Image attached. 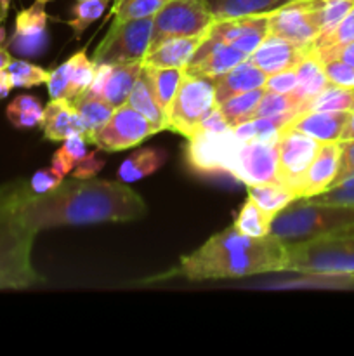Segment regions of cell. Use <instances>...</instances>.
Returning <instances> with one entry per match:
<instances>
[{
    "label": "cell",
    "instance_id": "6da1fadb",
    "mask_svg": "<svg viewBox=\"0 0 354 356\" xmlns=\"http://www.w3.org/2000/svg\"><path fill=\"white\" fill-rule=\"evenodd\" d=\"M148 207L141 195L124 181L69 179L47 193L30 191L24 200V218L33 232L59 226L99 222H128L144 218Z\"/></svg>",
    "mask_w": 354,
    "mask_h": 356
},
{
    "label": "cell",
    "instance_id": "7a4b0ae2",
    "mask_svg": "<svg viewBox=\"0 0 354 356\" xmlns=\"http://www.w3.org/2000/svg\"><path fill=\"white\" fill-rule=\"evenodd\" d=\"M287 242L271 233L248 236L233 225L184 256L179 271L189 280L201 282L287 271Z\"/></svg>",
    "mask_w": 354,
    "mask_h": 356
},
{
    "label": "cell",
    "instance_id": "3957f363",
    "mask_svg": "<svg viewBox=\"0 0 354 356\" xmlns=\"http://www.w3.org/2000/svg\"><path fill=\"white\" fill-rule=\"evenodd\" d=\"M30 191L26 179L0 184V291H23L44 282L31 263L37 232L24 218Z\"/></svg>",
    "mask_w": 354,
    "mask_h": 356
},
{
    "label": "cell",
    "instance_id": "277c9868",
    "mask_svg": "<svg viewBox=\"0 0 354 356\" xmlns=\"http://www.w3.org/2000/svg\"><path fill=\"white\" fill-rule=\"evenodd\" d=\"M354 225V209L295 198L271 221V235L287 243L333 235Z\"/></svg>",
    "mask_w": 354,
    "mask_h": 356
},
{
    "label": "cell",
    "instance_id": "5b68a950",
    "mask_svg": "<svg viewBox=\"0 0 354 356\" xmlns=\"http://www.w3.org/2000/svg\"><path fill=\"white\" fill-rule=\"evenodd\" d=\"M287 271L354 277V235H326L288 243Z\"/></svg>",
    "mask_w": 354,
    "mask_h": 356
},
{
    "label": "cell",
    "instance_id": "8992f818",
    "mask_svg": "<svg viewBox=\"0 0 354 356\" xmlns=\"http://www.w3.org/2000/svg\"><path fill=\"white\" fill-rule=\"evenodd\" d=\"M214 21L205 0H167L153 16L149 49L174 37H203Z\"/></svg>",
    "mask_w": 354,
    "mask_h": 356
},
{
    "label": "cell",
    "instance_id": "52a82bcc",
    "mask_svg": "<svg viewBox=\"0 0 354 356\" xmlns=\"http://www.w3.org/2000/svg\"><path fill=\"white\" fill-rule=\"evenodd\" d=\"M153 33V16L132 21H115L104 40L97 45L94 65H121L142 61Z\"/></svg>",
    "mask_w": 354,
    "mask_h": 356
},
{
    "label": "cell",
    "instance_id": "ba28073f",
    "mask_svg": "<svg viewBox=\"0 0 354 356\" xmlns=\"http://www.w3.org/2000/svg\"><path fill=\"white\" fill-rule=\"evenodd\" d=\"M214 106V79L184 73L170 110V131L191 138Z\"/></svg>",
    "mask_w": 354,
    "mask_h": 356
},
{
    "label": "cell",
    "instance_id": "9c48e42d",
    "mask_svg": "<svg viewBox=\"0 0 354 356\" xmlns=\"http://www.w3.org/2000/svg\"><path fill=\"white\" fill-rule=\"evenodd\" d=\"M187 143V165L203 176H226L229 174L233 155L242 141L233 134L231 129L222 132L196 131ZM235 179V177H233Z\"/></svg>",
    "mask_w": 354,
    "mask_h": 356
},
{
    "label": "cell",
    "instance_id": "30bf717a",
    "mask_svg": "<svg viewBox=\"0 0 354 356\" xmlns=\"http://www.w3.org/2000/svg\"><path fill=\"white\" fill-rule=\"evenodd\" d=\"M156 132L160 131L148 118L125 103L115 108L110 120L97 129L90 143L104 152H124L127 148H134Z\"/></svg>",
    "mask_w": 354,
    "mask_h": 356
},
{
    "label": "cell",
    "instance_id": "8fae6325",
    "mask_svg": "<svg viewBox=\"0 0 354 356\" xmlns=\"http://www.w3.org/2000/svg\"><path fill=\"white\" fill-rule=\"evenodd\" d=\"M278 184L297 197L298 184L318 153L321 141L292 129H283L278 138ZM298 198V197H297Z\"/></svg>",
    "mask_w": 354,
    "mask_h": 356
},
{
    "label": "cell",
    "instance_id": "7c38bea8",
    "mask_svg": "<svg viewBox=\"0 0 354 356\" xmlns=\"http://www.w3.org/2000/svg\"><path fill=\"white\" fill-rule=\"evenodd\" d=\"M229 174L246 186L278 183V145L242 141L233 155Z\"/></svg>",
    "mask_w": 354,
    "mask_h": 356
},
{
    "label": "cell",
    "instance_id": "4fadbf2b",
    "mask_svg": "<svg viewBox=\"0 0 354 356\" xmlns=\"http://www.w3.org/2000/svg\"><path fill=\"white\" fill-rule=\"evenodd\" d=\"M269 35L285 38L298 49L312 47L319 35L316 13L309 0H294L269 14Z\"/></svg>",
    "mask_w": 354,
    "mask_h": 356
},
{
    "label": "cell",
    "instance_id": "5bb4252c",
    "mask_svg": "<svg viewBox=\"0 0 354 356\" xmlns=\"http://www.w3.org/2000/svg\"><path fill=\"white\" fill-rule=\"evenodd\" d=\"M47 2L49 0H35L30 7L17 13L9 49L19 58H38L47 51Z\"/></svg>",
    "mask_w": 354,
    "mask_h": 356
},
{
    "label": "cell",
    "instance_id": "9a60e30c",
    "mask_svg": "<svg viewBox=\"0 0 354 356\" xmlns=\"http://www.w3.org/2000/svg\"><path fill=\"white\" fill-rule=\"evenodd\" d=\"M205 35L231 44L233 47L250 56L269 35V14L215 19Z\"/></svg>",
    "mask_w": 354,
    "mask_h": 356
},
{
    "label": "cell",
    "instance_id": "2e32d148",
    "mask_svg": "<svg viewBox=\"0 0 354 356\" xmlns=\"http://www.w3.org/2000/svg\"><path fill=\"white\" fill-rule=\"evenodd\" d=\"M248 56L245 52L238 51L233 47L231 44H226L222 40H215L205 35L201 40L200 47L196 49L191 61L187 63L184 73L196 76H208V79H215V76L222 75L228 70L235 68L236 65L243 63Z\"/></svg>",
    "mask_w": 354,
    "mask_h": 356
},
{
    "label": "cell",
    "instance_id": "e0dca14e",
    "mask_svg": "<svg viewBox=\"0 0 354 356\" xmlns=\"http://www.w3.org/2000/svg\"><path fill=\"white\" fill-rule=\"evenodd\" d=\"M340 165V143L326 141L321 143L314 160L311 162L309 169L305 170L301 184H298L297 197L309 198L314 195L323 193L335 181Z\"/></svg>",
    "mask_w": 354,
    "mask_h": 356
},
{
    "label": "cell",
    "instance_id": "ac0fdd59",
    "mask_svg": "<svg viewBox=\"0 0 354 356\" xmlns=\"http://www.w3.org/2000/svg\"><path fill=\"white\" fill-rule=\"evenodd\" d=\"M40 127L49 141H65L76 134L87 136L85 124L69 99H51L44 108Z\"/></svg>",
    "mask_w": 354,
    "mask_h": 356
},
{
    "label": "cell",
    "instance_id": "d6986e66",
    "mask_svg": "<svg viewBox=\"0 0 354 356\" xmlns=\"http://www.w3.org/2000/svg\"><path fill=\"white\" fill-rule=\"evenodd\" d=\"M305 49L295 47L292 42L276 35H267L262 44L248 56V61L262 70L267 76L283 70L295 68Z\"/></svg>",
    "mask_w": 354,
    "mask_h": 356
},
{
    "label": "cell",
    "instance_id": "ffe728a7",
    "mask_svg": "<svg viewBox=\"0 0 354 356\" xmlns=\"http://www.w3.org/2000/svg\"><path fill=\"white\" fill-rule=\"evenodd\" d=\"M351 111H305L292 118L285 129L298 131L318 141H339Z\"/></svg>",
    "mask_w": 354,
    "mask_h": 356
},
{
    "label": "cell",
    "instance_id": "44dd1931",
    "mask_svg": "<svg viewBox=\"0 0 354 356\" xmlns=\"http://www.w3.org/2000/svg\"><path fill=\"white\" fill-rule=\"evenodd\" d=\"M267 75L260 68L245 59L243 63L236 65L235 68L228 70L222 75L214 79L215 89V104H222L226 99L238 94L246 92V90L260 89L266 83Z\"/></svg>",
    "mask_w": 354,
    "mask_h": 356
},
{
    "label": "cell",
    "instance_id": "7402d4cb",
    "mask_svg": "<svg viewBox=\"0 0 354 356\" xmlns=\"http://www.w3.org/2000/svg\"><path fill=\"white\" fill-rule=\"evenodd\" d=\"M205 37V35H203ZM203 37H174L149 49L142 63L158 68H186Z\"/></svg>",
    "mask_w": 354,
    "mask_h": 356
},
{
    "label": "cell",
    "instance_id": "603a6c76",
    "mask_svg": "<svg viewBox=\"0 0 354 356\" xmlns=\"http://www.w3.org/2000/svg\"><path fill=\"white\" fill-rule=\"evenodd\" d=\"M295 73H297V89H295V94L301 97L304 106L330 83L325 75V70H323L321 59H319L314 47L305 49L302 58L295 65ZM304 106H302V111H304Z\"/></svg>",
    "mask_w": 354,
    "mask_h": 356
},
{
    "label": "cell",
    "instance_id": "cb8c5ba5",
    "mask_svg": "<svg viewBox=\"0 0 354 356\" xmlns=\"http://www.w3.org/2000/svg\"><path fill=\"white\" fill-rule=\"evenodd\" d=\"M127 104L130 108H134L135 111H139L142 117L148 118L158 131H165V129L170 131L169 117H167L163 108L160 106L158 99H156L151 82H149L148 75L144 72V66H142V72L139 75L137 82H135L134 89L128 94Z\"/></svg>",
    "mask_w": 354,
    "mask_h": 356
},
{
    "label": "cell",
    "instance_id": "d4e9b609",
    "mask_svg": "<svg viewBox=\"0 0 354 356\" xmlns=\"http://www.w3.org/2000/svg\"><path fill=\"white\" fill-rule=\"evenodd\" d=\"M142 61L121 63V65H111V72L108 75L106 83L101 97L111 104L113 108L121 106L127 103V97L130 90L134 89L139 75L142 72Z\"/></svg>",
    "mask_w": 354,
    "mask_h": 356
},
{
    "label": "cell",
    "instance_id": "484cf974",
    "mask_svg": "<svg viewBox=\"0 0 354 356\" xmlns=\"http://www.w3.org/2000/svg\"><path fill=\"white\" fill-rule=\"evenodd\" d=\"M294 0H205L214 19L271 14Z\"/></svg>",
    "mask_w": 354,
    "mask_h": 356
},
{
    "label": "cell",
    "instance_id": "4316f807",
    "mask_svg": "<svg viewBox=\"0 0 354 356\" xmlns=\"http://www.w3.org/2000/svg\"><path fill=\"white\" fill-rule=\"evenodd\" d=\"M167 153L162 148H141L132 153L118 169V179L135 183L155 174L165 163Z\"/></svg>",
    "mask_w": 354,
    "mask_h": 356
},
{
    "label": "cell",
    "instance_id": "83f0119b",
    "mask_svg": "<svg viewBox=\"0 0 354 356\" xmlns=\"http://www.w3.org/2000/svg\"><path fill=\"white\" fill-rule=\"evenodd\" d=\"M73 106L76 108L78 115L82 117L83 124L87 129V141H92L94 134H96L97 129L103 127L108 120L113 115L115 108L111 106L108 101H104L103 97L96 96L90 90H85L83 94H80L76 99L71 101Z\"/></svg>",
    "mask_w": 354,
    "mask_h": 356
},
{
    "label": "cell",
    "instance_id": "f1b7e54d",
    "mask_svg": "<svg viewBox=\"0 0 354 356\" xmlns=\"http://www.w3.org/2000/svg\"><path fill=\"white\" fill-rule=\"evenodd\" d=\"M144 72L151 82L155 96L158 99L160 106L163 108L167 117H170L174 97H176L177 89L180 86V80L184 76L183 68H158V66L144 65ZM170 122V120H169Z\"/></svg>",
    "mask_w": 354,
    "mask_h": 356
},
{
    "label": "cell",
    "instance_id": "f546056e",
    "mask_svg": "<svg viewBox=\"0 0 354 356\" xmlns=\"http://www.w3.org/2000/svg\"><path fill=\"white\" fill-rule=\"evenodd\" d=\"M302 101L295 92L276 94L266 92L260 99L259 106L253 111V118H280L283 122H290L292 118L302 113Z\"/></svg>",
    "mask_w": 354,
    "mask_h": 356
},
{
    "label": "cell",
    "instance_id": "4dcf8cb0",
    "mask_svg": "<svg viewBox=\"0 0 354 356\" xmlns=\"http://www.w3.org/2000/svg\"><path fill=\"white\" fill-rule=\"evenodd\" d=\"M6 117L16 129H33L42 124L44 106L40 99L30 94H21L14 97L6 110Z\"/></svg>",
    "mask_w": 354,
    "mask_h": 356
},
{
    "label": "cell",
    "instance_id": "1f68e13d",
    "mask_svg": "<svg viewBox=\"0 0 354 356\" xmlns=\"http://www.w3.org/2000/svg\"><path fill=\"white\" fill-rule=\"evenodd\" d=\"M264 94H266L264 87L246 90V92L238 94V96L229 97V99H226L222 104H217V106L221 108L222 115L226 117L228 124L231 125V127H235V125L243 124V122L252 120L253 111L257 110Z\"/></svg>",
    "mask_w": 354,
    "mask_h": 356
},
{
    "label": "cell",
    "instance_id": "d6a6232c",
    "mask_svg": "<svg viewBox=\"0 0 354 356\" xmlns=\"http://www.w3.org/2000/svg\"><path fill=\"white\" fill-rule=\"evenodd\" d=\"M285 125L287 122L280 120V118H252V120L235 125L231 127V131L239 141L278 143Z\"/></svg>",
    "mask_w": 354,
    "mask_h": 356
},
{
    "label": "cell",
    "instance_id": "836d02e7",
    "mask_svg": "<svg viewBox=\"0 0 354 356\" xmlns=\"http://www.w3.org/2000/svg\"><path fill=\"white\" fill-rule=\"evenodd\" d=\"M354 108V89L328 83L304 106V111H351Z\"/></svg>",
    "mask_w": 354,
    "mask_h": 356
},
{
    "label": "cell",
    "instance_id": "e575fe53",
    "mask_svg": "<svg viewBox=\"0 0 354 356\" xmlns=\"http://www.w3.org/2000/svg\"><path fill=\"white\" fill-rule=\"evenodd\" d=\"M248 197L255 200L262 211L276 216L278 212L283 211L288 204L295 200V195L288 191L278 183H266V184H253L248 186Z\"/></svg>",
    "mask_w": 354,
    "mask_h": 356
},
{
    "label": "cell",
    "instance_id": "d590c367",
    "mask_svg": "<svg viewBox=\"0 0 354 356\" xmlns=\"http://www.w3.org/2000/svg\"><path fill=\"white\" fill-rule=\"evenodd\" d=\"M273 218L274 216L262 211L253 198L246 197L245 204H243L242 211L235 221V228L248 236H266L269 235Z\"/></svg>",
    "mask_w": 354,
    "mask_h": 356
},
{
    "label": "cell",
    "instance_id": "8d00e7d4",
    "mask_svg": "<svg viewBox=\"0 0 354 356\" xmlns=\"http://www.w3.org/2000/svg\"><path fill=\"white\" fill-rule=\"evenodd\" d=\"M68 68H69V89H68V99L73 101L89 89L90 82L96 73V65L90 61L85 54V49L76 52L75 56L68 59Z\"/></svg>",
    "mask_w": 354,
    "mask_h": 356
},
{
    "label": "cell",
    "instance_id": "74e56055",
    "mask_svg": "<svg viewBox=\"0 0 354 356\" xmlns=\"http://www.w3.org/2000/svg\"><path fill=\"white\" fill-rule=\"evenodd\" d=\"M309 2L316 13L319 35L332 31L354 7V0H309Z\"/></svg>",
    "mask_w": 354,
    "mask_h": 356
},
{
    "label": "cell",
    "instance_id": "f35d334b",
    "mask_svg": "<svg viewBox=\"0 0 354 356\" xmlns=\"http://www.w3.org/2000/svg\"><path fill=\"white\" fill-rule=\"evenodd\" d=\"M110 0H78V3L71 7V19L68 21V26L71 28L73 37L80 38L83 31L90 26L96 19L103 16Z\"/></svg>",
    "mask_w": 354,
    "mask_h": 356
},
{
    "label": "cell",
    "instance_id": "ab89813d",
    "mask_svg": "<svg viewBox=\"0 0 354 356\" xmlns=\"http://www.w3.org/2000/svg\"><path fill=\"white\" fill-rule=\"evenodd\" d=\"M6 70L9 72L12 86L17 89H30V87L40 86V83H47L49 75H51V72L37 65H31L24 59H12Z\"/></svg>",
    "mask_w": 354,
    "mask_h": 356
},
{
    "label": "cell",
    "instance_id": "60d3db41",
    "mask_svg": "<svg viewBox=\"0 0 354 356\" xmlns=\"http://www.w3.org/2000/svg\"><path fill=\"white\" fill-rule=\"evenodd\" d=\"M167 0H117L113 7L115 21H132L151 17L162 9Z\"/></svg>",
    "mask_w": 354,
    "mask_h": 356
},
{
    "label": "cell",
    "instance_id": "b9f144b4",
    "mask_svg": "<svg viewBox=\"0 0 354 356\" xmlns=\"http://www.w3.org/2000/svg\"><path fill=\"white\" fill-rule=\"evenodd\" d=\"M354 40V7L351 13L333 28L332 31L325 35H319L314 40L312 47L314 49H335L340 45H346Z\"/></svg>",
    "mask_w": 354,
    "mask_h": 356
},
{
    "label": "cell",
    "instance_id": "7bdbcfd3",
    "mask_svg": "<svg viewBox=\"0 0 354 356\" xmlns=\"http://www.w3.org/2000/svg\"><path fill=\"white\" fill-rule=\"evenodd\" d=\"M321 63L330 83L339 87H347V89H354V68H351L349 65L342 63L340 59H325Z\"/></svg>",
    "mask_w": 354,
    "mask_h": 356
},
{
    "label": "cell",
    "instance_id": "ee69618b",
    "mask_svg": "<svg viewBox=\"0 0 354 356\" xmlns=\"http://www.w3.org/2000/svg\"><path fill=\"white\" fill-rule=\"evenodd\" d=\"M297 89V73L295 68L283 70V72L273 73L267 76L266 83H264V90L266 92H276V94H292Z\"/></svg>",
    "mask_w": 354,
    "mask_h": 356
},
{
    "label": "cell",
    "instance_id": "f6af8a7d",
    "mask_svg": "<svg viewBox=\"0 0 354 356\" xmlns=\"http://www.w3.org/2000/svg\"><path fill=\"white\" fill-rule=\"evenodd\" d=\"M28 183H30L31 191H33L35 195L47 193V191H52L54 188H58L59 184L62 183V174L58 172V170L51 165L49 169L37 170Z\"/></svg>",
    "mask_w": 354,
    "mask_h": 356
},
{
    "label": "cell",
    "instance_id": "bcb514c9",
    "mask_svg": "<svg viewBox=\"0 0 354 356\" xmlns=\"http://www.w3.org/2000/svg\"><path fill=\"white\" fill-rule=\"evenodd\" d=\"M47 89L51 99H68L69 89V68L68 61L62 63L61 66L51 72L47 80Z\"/></svg>",
    "mask_w": 354,
    "mask_h": 356
},
{
    "label": "cell",
    "instance_id": "7dc6e473",
    "mask_svg": "<svg viewBox=\"0 0 354 356\" xmlns=\"http://www.w3.org/2000/svg\"><path fill=\"white\" fill-rule=\"evenodd\" d=\"M340 143V165L339 172H337L335 181L330 184L328 190L335 188L340 181L347 179V177L354 176V139H347V141Z\"/></svg>",
    "mask_w": 354,
    "mask_h": 356
},
{
    "label": "cell",
    "instance_id": "c3c4849f",
    "mask_svg": "<svg viewBox=\"0 0 354 356\" xmlns=\"http://www.w3.org/2000/svg\"><path fill=\"white\" fill-rule=\"evenodd\" d=\"M104 163H106V159L101 156V153L97 149L87 153L78 163H76V169L73 170V177L76 179H90V177L97 176L99 170L103 169Z\"/></svg>",
    "mask_w": 354,
    "mask_h": 356
},
{
    "label": "cell",
    "instance_id": "681fc988",
    "mask_svg": "<svg viewBox=\"0 0 354 356\" xmlns=\"http://www.w3.org/2000/svg\"><path fill=\"white\" fill-rule=\"evenodd\" d=\"M311 202H318V204H330V205H342V207H353L354 209V188H333V190H326L323 193L309 197Z\"/></svg>",
    "mask_w": 354,
    "mask_h": 356
},
{
    "label": "cell",
    "instance_id": "f907efd6",
    "mask_svg": "<svg viewBox=\"0 0 354 356\" xmlns=\"http://www.w3.org/2000/svg\"><path fill=\"white\" fill-rule=\"evenodd\" d=\"M228 129H231V125L228 124V120H226V117L222 115L221 108L215 104L214 108H212L210 111H208L207 115H205V118L201 120L200 127H198V131H210V132H222V131H228Z\"/></svg>",
    "mask_w": 354,
    "mask_h": 356
},
{
    "label": "cell",
    "instance_id": "816d5d0a",
    "mask_svg": "<svg viewBox=\"0 0 354 356\" xmlns=\"http://www.w3.org/2000/svg\"><path fill=\"white\" fill-rule=\"evenodd\" d=\"M62 148L66 149V153H68L69 156L73 159V162L78 163L80 160L83 159V156L87 155V139L85 136L82 134H76V136H71V138L65 139V145H62Z\"/></svg>",
    "mask_w": 354,
    "mask_h": 356
},
{
    "label": "cell",
    "instance_id": "f5cc1de1",
    "mask_svg": "<svg viewBox=\"0 0 354 356\" xmlns=\"http://www.w3.org/2000/svg\"><path fill=\"white\" fill-rule=\"evenodd\" d=\"M75 165L76 163L73 162V159L68 155V153H66V149L62 148V146L54 153V155H52V167H54L58 172H61L62 176H66L68 172H71L73 167Z\"/></svg>",
    "mask_w": 354,
    "mask_h": 356
},
{
    "label": "cell",
    "instance_id": "db71d44e",
    "mask_svg": "<svg viewBox=\"0 0 354 356\" xmlns=\"http://www.w3.org/2000/svg\"><path fill=\"white\" fill-rule=\"evenodd\" d=\"M14 89L12 80H10V75L7 70H0V99L9 96L10 90Z\"/></svg>",
    "mask_w": 354,
    "mask_h": 356
},
{
    "label": "cell",
    "instance_id": "11a10c76",
    "mask_svg": "<svg viewBox=\"0 0 354 356\" xmlns=\"http://www.w3.org/2000/svg\"><path fill=\"white\" fill-rule=\"evenodd\" d=\"M347 139H354V108L351 110L349 118H347V124L344 127L342 134H340L339 141H347Z\"/></svg>",
    "mask_w": 354,
    "mask_h": 356
},
{
    "label": "cell",
    "instance_id": "9f6ffc18",
    "mask_svg": "<svg viewBox=\"0 0 354 356\" xmlns=\"http://www.w3.org/2000/svg\"><path fill=\"white\" fill-rule=\"evenodd\" d=\"M10 61H12V56H10V52L7 51V49L0 47V70H6L7 66H9Z\"/></svg>",
    "mask_w": 354,
    "mask_h": 356
},
{
    "label": "cell",
    "instance_id": "6f0895ef",
    "mask_svg": "<svg viewBox=\"0 0 354 356\" xmlns=\"http://www.w3.org/2000/svg\"><path fill=\"white\" fill-rule=\"evenodd\" d=\"M10 2H12V0H0V21H2V23L6 21L7 13H9Z\"/></svg>",
    "mask_w": 354,
    "mask_h": 356
},
{
    "label": "cell",
    "instance_id": "680465c9",
    "mask_svg": "<svg viewBox=\"0 0 354 356\" xmlns=\"http://www.w3.org/2000/svg\"><path fill=\"white\" fill-rule=\"evenodd\" d=\"M333 235H354V225H353V226H349V228L342 229V232L333 233Z\"/></svg>",
    "mask_w": 354,
    "mask_h": 356
},
{
    "label": "cell",
    "instance_id": "91938a15",
    "mask_svg": "<svg viewBox=\"0 0 354 356\" xmlns=\"http://www.w3.org/2000/svg\"><path fill=\"white\" fill-rule=\"evenodd\" d=\"M3 38H6V31H3L2 21H0V47H2V42H3Z\"/></svg>",
    "mask_w": 354,
    "mask_h": 356
}]
</instances>
